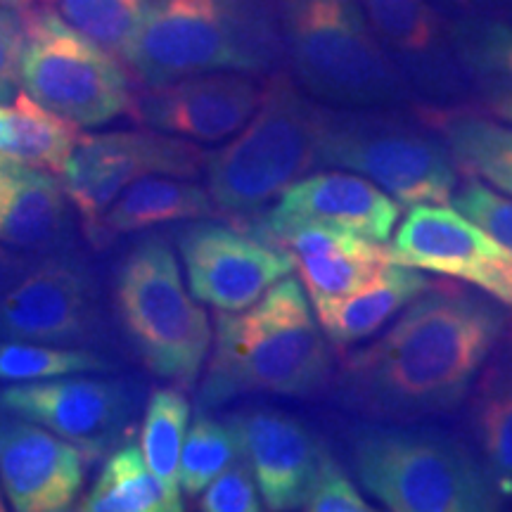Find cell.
Masks as SVG:
<instances>
[{
  "instance_id": "4316f807",
  "label": "cell",
  "mask_w": 512,
  "mask_h": 512,
  "mask_svg": "<svg viewBox=\"0 0 512 512\" xmlns=\"http://www.w3.org/2000/svg\"><path fill=\"white\" fill-rule=\"evenodd\" d=\"M190 411V401L181 389H157L147 401L143 432H140L145 463L162 482L178 512L183 510L181 453Z\"/></svg>"
},
{
  "instance_id": "9a60e30c",
  "label": "cell",
  "mask_w": 512,
  "mask_h": 512,
  "mask_svg": "<svg viewBox=\"0 0 512 512\" xmlns=\"http://www.w3.org/2000/svg\"><path fill=\"white\" fill-rule=\"evenodd\" d=\"M266 81L247 72L185 76L131 95L128 114L140 126L197 143H219L242 131L259 110Z\"/></svg>"
},
{
  "instance_id": "b9f144b4",
  "label": "cell",
  "mask_w": 512,
  "mask_h": 512,
  "mask_svg": "<svg viewBox=\"0 0 512 512\" xmlns=\"http://www.w3.org/2000/svg\"><path fill=\"white\" fill-rule=\"evenodd\" d=\"M510 12H512V0H510Z\"/></svg>"
},
{
  "instance_id": "ac0fdd59",
  "label": "cell",
  "mask_w": 512,
  "mask_h": 512,
  "mask_svg": "<svg viewBox=\"0 0 512 512\" xmlns=\"http://www.w3.org/2000/svg\"><path fill=\"white\" fill-rule=\"evenodd\" d=\"M401 204L380 185L354 171L332 169L304 176L290 185L278 204L266 209L252 228H278L290 223H320L347 230L358 238L384 245L394 235Z\"/></svg>"
},
{
  "instance_id": "4dcf8cb0",
  "label": "cell",
  "mask_w": 512,
  "mask_h": 512,
  "mask_svg": "<svg viewBox=\"0 0 512 512\" xmlns=\"http://www.w3.org/2000/svg\"><path fill=\"white\" fill-rule=\"evenodd\" d=\"M238 453L240 441L233 425L214 420L200 408L183 444L181 489L188 496H200L233 463Z\"/></svg>"
},
{
  "instance_id": "5bb4252c",
  "label": "cell",
  "mask_w": 512,
  "mask_h": 512,
  "mask_svg": "<svg viewBox=\"0 0 512 512\" xmlns=\"http://www.w3.org/2000/svg\"><path fill=\"white\" fill-rule=\"evenodd\" d=\"M0 408L60 434L95 460L124 437L133 396L124 382L64 375L10 384L0 392Z\"/></svg>"
},
{
  "instance_id": "5b68a950",
  "label": "cell",
  "mask_w": 512,
  "mask_h": 512,
  "mask_svg": "<svg viewBox=\"0 0 512 512\" xmlns=\"http://www.w3.org/2000/svg\"><path fill=\"white\" fill-rule=\"evenodd\" d=\"M278 19L294 76L311 98L339 110L418 102L358 0H278Z\"/></svg>"
},
{
  "instance_id": "7c38bea8",
  "label": "cell",
  "mask_w": 512,
  "mask_h": 512,
  "mask_svg": "<svg viewBox=\"0 0 512 512\" xmlns=\"http://www.w3.org/2000/svg\"><path fill=\"white\" fill-rule=\"evenodd\" d=\"M377 41L411 83L420 105L463 107L475 100L448 22L427 0H358Z\"/></svg>"
},
{
  "instance_id": "60d3db41",
  "label": "cell",
  "mask_w": 512,
  "mask_h": 512,
  "mask_svg": "<svg viewBox=\"0 0 512 512\" xmlns=\"http://www.w3.org/2000/svg\"><path fill=\"white\" fill-rule=\"evenodd\" d=\"M5 510H8V505L3 503V496H0V512H5Z\"/></svg>"
},
{
  "instance_id": "f1b7e54d",
  "label": "cell",
  "mask_w": 512,
  "mask_h": 512,
  "mask_svg": "<svg viewBox=\"0 0 512 512\" xmlns=\"http://www.w3.org/2000/svg\"><path fill=\"white\" fill-rule=\"evenodd\" d=\"M392 259L389 247L358 238L354 245L335 249L323 256H306L294 261L309 299L342 297L368 285Z\"/></svg>"
},
{
  "instance_id": "83f0119b",
  "label": "cell",
  "mask_w": 512,
  "mask_h": 512,
  "mask_svg": "<svg viewBox=\"0 0 512 512\" xmlns=\"http://www.w3.org/2000/svg\"><path fill=\"white\" fill-rule=\"evenodd\" d=\"M448 29L472 86H512V24L475 15L448 22Z\"/></svg>"
},
{
  "instance_id": "484cf974",
  "label": "cell",
  "mask_w": 512,
  "mask_h": 512,
  "mask_svg": "<svg viewBox=\"0 0 512 512\" xmlns=\"http://www.w3.org/2000/svg\"><path fill=\"white\" fill-rule=\"evenodd\" d=\"M81 512H178L162 482L145 463L143 448L121 446L102 467L98 482L83 501Z\"/></svg>"
},
{
  "instance_id": "ffe728a7",
  "label": "cell",
  "mask_w": 512,
  "mask_h": 512,
  "mask_svg": "<svg viewBox=\"0 0 512 512\" xmlns=\"http://www.w3.org/2000/svg\"><path fill=\"white\" fill-rule=\"evenodd\" d=\"M460 411V434L475 448L498 496L512 501V316Z\"/></svg>"
},
{
  "instance_id": "d6a6232c",
  "label": "cell",
  "mask_w": 512,
  "mask_h": 512,
  "mask_svg": "<svg viewBox=\"0 0 512 512\" xmlns=\"http://www.w3.org/2000/svg\"><path fill=\"white\" fill-rule=\"evenodd\" d=\"M453 204L460 214L467 216L479 228H484L491 238L512 249V200L489 188L475 176H463L453 192Z\"/></svg>"
},
{
  "instance_id": "f546056e",
  "label": "cell",
  "mask_w": 512,
  "mask_h": 512,
  "mask_svg": "<svg viewBox=\"0 0 512 512\" xmlns=\"http://www.w3.org/2000/svg\"><path fill=\"white\" fill-rule=\"evenodd\" d=\"M112 363L88 349L57 347L27 339L0 342V382H34L64 375L110 373Z\"/></svg>"
},
{
  "instance_id": "4fadbf2b",
  "label": "cell",
  "mask_w": 512,
  "mask_h": 512,
  "mask_svg": "<svg viewBox=\"0 0 512 512\" xmlns=\"http://www.w3.org/2000/svg\"><path fill=\"white\" fill-rule=\"evenodd\" d=\"M181 249L190 294L216 311H245L294 271L292 256L259 235L219 223L183 230Z\"/></svg>"
},
{
  "instance_id": "cb8c5ba5",
  "label": "cell",
  "mask_w": 512,
  "mask_h": 512,
  "mask_svg": "<svg viewBox=\"0 0 512 512\" xmlns=\"http://www.w3.org/2000/svg\"><path fill=\"white\" fill-rule=\"evenodd\" d=\"M415 112L439 131L460 176H475L512 195V128L463 107H430L415 102Z\"/></svg>"
},
{
  "instance_id": "e0dca14e",
  "label": "cell",
  "mask_w": 512,
  "mask_h": 512,
  "mask_svg": "<svg viewBox=\"0 0 512 512\" xmlns=\"http://www.w3.org/2000/svg\"><path fill=\"white\" fill-rule=\"evenodd\" d=\"M95 285L91 273L69 259L29 268L0 297V337L67 344L91 335Z\"/></svg>"
},
{
  "instance_id": "d590c367",
  "label": "cell",
  "mask_w": 512,
  "mask_h": 512,
  "mask_svg": "<svg viewBox=\"0 0 512 512\" xmlns=\"http://www.w3.org/2000/svg\"><path fill=\"white\" fill-rule=\"evenodd\" d=\"M24 41V12L0 10V102L15 100L17 95Z\"/></svg>"
},
{
  "instance_id": "8fae6325",
  "label": "cell",
  "mask_w": 512,
  "mask_h": 512,
  "mask_svg": "<svg viewBox=\"0 0 512 512\" xmlns=\"http://www.w3.org/2000/svg\"><path fill=\"white\" fill-rule=\"evenodd\" d=\"M392 259L477 287L512 309V249L444 204H418L392 235Z\"/></svg>"
},
{
  "instance_id": "30bf717a",
  "label": "cell",
  "mask_w": 512,
  "mask_h": 512,
  "mask_svg": "<svg viewBox=\"0 0 512 512\" xmlns=\"http://www.w3.org/2000/svg\"><path fill=\"white\" fill-rule=\"evenodd\" d=\"M207 152L188 138L162 131H117L83 136L62 171L67 200L79 211L83 228L110 209L128 185L145 176L195 178Z\"/></svg>"
},
{
  "instance_id": "d6986e66",
  "label": "cell",
  "mask_w": 512,
  "mask_h": 512,
  "mask_svg": "<svg viewBox=\"0 0 512 512\" xmlns=\"http://www.w3.org/2000/svg\"><path fill=\"white\" fill-rule=\"evenodd\" d=\"M86 453L29 420H0V486L17 512H62L79 496Z\"/></svg>"
},
{
  "instance_id": "3957f363",
  "label": "cell",
  "mask_w": 512,
  "mask_h": 512,
  "mask_svg": "<svg viewBox=\"0 0 512 512\" xmlns=\"http://www.w3.org/2000/svg\"><path fill=\"white\" fill-rule=\"evenodd\" d=\"M344 446L358 484L392 512H498L505 501L463 434L351 418Z\"/></svg>"
},
{
  "instance_id": "1f68e13d",
  "label": "cell",
  "mask_w": 512,
  "mask_h": 512,
  "mask_svg": "<svg viewBox=\"0 0 512 512\" xmlns=\"http://www.w3.org/2000/svg\"><path fill=\"white\" fill-rule=\"evenodd\" d=\"M55 5L74 29L121 60L152 0H55Z\"/></svg>"
},
{
  "instance_id": "7402d4cb",
  "label": "cell",
  "mask_w": 512,
  "mask_h": 512,
  "mask_svg": "<svg viewBox=\"0 0 512 512\" xmlns=\"http://www.w3.org/2000/svg\"><path fill=\"white\" fill-rule=\"evenodd\" d=\"M216 216L223 214L202 185L178 181V176H145L128 185L93 226L83 228V233L91 245L105 247L117 235L136 233L159 223Z\"/></svg>"
},
{
  "instance_id": "2e32d148",
  "label": "cell",
  "mask_w": 512,
  "mask_h": 512,
  "mask_svg": "<svg viewBox=\"0 0 512 512\" xmlns=\"http://www.w3.org/2000/svg\"><path fill=\"white\" fill-rule=\"evenodd\" d=\"M252 467L264 508L302 510L316 467L328 451L309 422L275 406H252L228 420Z\"/></svg>"
},
{
  "instance_id": "7a4b0ae2",
  "label": "cell",
  "mask_w": 512,
  "mask_h": 512,
  "mask_svg": "<svg viewBox=\"0 0 512 512\" xmlns=\"http://www.w3.org/2000/svg\"><path fill=\"white\" fill-rule=\"evenodd\" d=\"M335 380V356L299 280L283 278L245 311L216 313L214 349L200 408L245 394L320 399Z\"/></svg>"
},
{
  "instance_id": "6da1fadb",
  "label": "cell",
  "mask_w": 512,
  "mask_h": 512,
  "mask_svg": "<svg viewBox=\"0 0 512 512\" xmlns=\"http://www.w3.org/2000/svg\"><path fill=\"white\" fill-rule=\"evenodd\" d=\"M508 323V306L491 294L451 278L432 283L380 337L342 356L330 401L358 420L451 418Z\"/></svg>"
},
{
  "instance_id": "ba28073f",
  "label": "cell",
  "mask_w": 512,
  "mask_h": 512,
  "mask_svg": "<svg viewBox=\"0 0 512 512\" xmlns=\"http://www.w3.org/2000/svg\"><path fill=\"white\" fill-rule=\"evenodd\" d=\"M119 320L152 375L190 389L209 356L207 311L185 290L176 254L162 238L140 242L117 273Z\"/></svg>"
},
{
  "instance_id": "277c9868",
  "label": "cell",
  "mask_w": 512,
  "mask_h": 512,
  "mask_svg": "<svg viewBox=\"0 0 512 512\" xmlns=\"http://www.w3.org/2000/svg\"><path fill=\"white\" fill-rule=\"evenodd\" d=\"M280 19L249 0H152L121 55L143 86L209 72L264 74L283 53Z\"/></svg>"
},
{
  "instance_id": "836d02e7",
  "label": "cell",
  "mask_w": 512,
  "mask_h": 512,
  "mask_svg": "<svg viewBox=\"0 0 512 512\" xmlns=\"http://www.w3.org/2000/svg\"><path fill=\"white\" fill-rule=\"evenodd\" d=\"M302 510L306 512H373V505L366 503L354 479L335 458L332 448L323 453L316 467L309 491H306Z\"/></svg>"
},
{
  "instance_id": "f35d334b",
  "label": "cell",
  "mask_w": 512,
  "mask_h": 512,
  "mask_svg": "<svg viewBox=\"0 0 512 512\" xmlns=\"http://www.w3.org/2000/svg\"><path fill=\"white\" fill-rule=\"evenodd\" d=\"M36 5V0H0V10L27 12Z\"/></svg>"
},
{
  "instance_id": "e575fe53",
  "label": "cell",
  "mask_w": 512,
  "mask_h": 512,
  "mask_svg": "<svg viewBox=\"0 0 512 512\" xmlns=\"http://www.w3.org/2000/svg\"><path fill=\"white\" fill-rule=\"evenodd\" d=\"M202 512H261L264 498L259 494L254 472L242 451L226 470L202 491Z\"/></svg>"
},
{
  "instance_id": "7bdbcfd3",
  "label": "cell",
  "mask_w": 512,
  "mask_h": 512,
  "mask_svg": "<svg viewBox=\"0 0 512 512\" xmlns=\"http://www.w3.org/2000/svg\"><path fill=\"white\" fill-rule=\"evenodd\" d=\"M456 3H458V0H456Z\"/></svg>"
},
{
  "instance_id": "8992f818",
  "label": "cell",
  "mask_w": 512,
  "mask_h": 512,
  "mask_svg": "<svg viewBox=\"0 0 512 512\" xmlns=\"http://www.w3.org/2000/svg\"><path fill=\"white\" fill-rule=\"evenodd\" d=\"M323 107L299 91L287 72L266 81L259 110L238 136L207 152V190L238 226L259 219L283 192L318 169Z\"/></svg>"
},
{
  "instance_id": "603a6c76",
  "label": "cell",
  "mask_w": 512,
  "mask_h": 512,
  "mask_svg": "<svg viewBox=\"0 0 512 512\" xmlns=\"http://www.w3.org/2000/svg\"><path fill=\"white\" fill-rule=\"evenodd\" d=\"M55 176L0 159V242L41 249L60 238L67 223V192Z\"/></svg>"
},
{
  "instance_id": "44dd1931",
  "label": "cell",
  "mask_w": 512,
  "mask_h": 512,
  "mask_svg": "<svg viewBox=\"0 0 512 512\" xmlns=\"http://www.w3.org/2000/svg\"><path fill=\"white\" fill-rule=\"evenodd\" d=\"M430 285L432 280L418 268L389 261L368 285L342 297H318L311 302L328 342L337 349H349L375 337Z\"/></svg>"
},
{
  "instance_id": "9c48e42d",
  "label": "cell",
  "mask_w": 512,
  "mask_h": 512,
  "mask_svg": "<svg viewBox=\"0 0 512 512\" xmlns=\"http://www.w3.org/2000/svg\"><path fill=\"white\" fill-rule=\"evenodd\" d=\"M24 27L19 83L38 105L79 128L102 126L128 114L133 91L119 57L46 5L24 12Z\"/></svg>"
},
{
  "instance_id": "8d00e7d4",
  "label": "cell",
  "mask_w": 512,
  "mask_h": 512,
  "mask_svg": "<svg viewBox=\"0 0 512 512\" xmlns=\"http://www.w3.org/2000/svg\"><path fill=\"white\" fill-rule=\"evenodd\" d=\"M29 268V259H24V256H19L17 252H12V249L0 245V297H3L10 287H15L19 280L29 273Z\"/></svg>"
},
{
  "instance_id": "d4e9b609",
  "label": "cell",
  "mask_w": 512,
  "mask_h": 512,
  "mask_svg": "<svg viewBox=\"0 0 512 512\" xmlns=\"http://www.w3.org/2000/svg\"><path fill=\"white\" fill-rule=\"evenodd\" d=\"M79 126L19 91L12 105L0 102V159L62 176L79 143Z\"/></svg>"
},
{
  "instance_id": "52a82bcc",
  "label": "cell",
  "mask_w": 512,
  "mask_h": 512,
  "mask_svg": "<svg viewBox=\"0 0 512 512\" xmlns=\"http://www.w3.org/2000/svg\"><path fill=\"white\" fill-rule=\"evenodd\" d=\"M318 169L366 176L408 209L448 204L460 183L446 140L415 107L339 110L325 105Z\"/></svg>"
},
{
  "instance_id": "74e56055",
  "label": "cell",
  "mask_w": 512,
  "mask_h": 512,
  "mask_svg": "<svg viewBox=\"0 0 512 512\" xmlns=\"http://www.w3.org/2000/svg\"><path fill=\"white\" fill-rule=\"evenodd\" d=\"M482 91V107L501 121L512 124V86H486Z\"/></svg>"
},
{
  "instance_id": "ab89813d",
  "label": "cell",
  "mask_w": 512,
  "mask_h": 512,
  "mask_svg": "<svg viewBox=\"0 0 512 512\" xmlns=\"http://www.w3.org/2000/svg\"><path fill=\"white\" fill-rule=\"evenodd\" d=\"M498 3H503V0H458V5H463V8H494Z\"/></svg>"
}]
</instances>
